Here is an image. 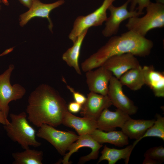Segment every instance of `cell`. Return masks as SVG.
Masks as SVG:
<instances>
[{
  "label": "cell",
  "mask_w": 164,
  "mask_h": 164,
  "mask_svg": "<svg viewBox=\"0 0 164 164\" xmlns=\"http://www.w3.org/2000/svg\"><path fill=\"white\" fill-rule=\"evenodd\" d=\"M68 111L64 99L53 87L45 84L30 94L26 109L27 119L38 128L43 124L55 127L62 124Z\"/></svg>",
  "instance_id": "obj_1"
},
{
  "label": "cell",
  "mask_w": 164,
  "mask_h": 164,
  "mask_svg": "<svg viewBox=\"0 0 164 164\" xmlns=\"http://www.w3.org/2000/svg\"><path fill=\"white\" fill-rule=\"evenodd\" d=\"M153 46L151 40L128 30L120 35L111 36L104 46L81 63V68L86 72L101 66L112 56L125 53L145 57L150 54Z\"/></svg>",
  "instance_id": "obj_2"
},
{
  "label": "cell",
  "mask_w": 164,
  "mask_h": 164,
  "mask_svg": "<svg viewBox=\"0 0 164 164\" xmlns=\"http://www.w3.org/2000/svg\"><path fill=\"white\" fill-rule=\"evenodd\" d=\"M11 121L3 126L8 136L13 142H16L24 149L40 146L41 143L36 138V132L29 123L27 114L25 112L19 114L11 113Z\"/></svg>",
  "instance_id": "obj_3"
},
{
  "label": "cell",
  "mask_w": 164,
  "mask_h": 164,
  "mask_svg": "<svg viewBox=\"0 0 164 164\" xmlns=\"http://www.w3.org/2000/svg\"><path fill=\"white\" fill-rule=\"evenodd\" d=\"M146 8L144 16L130 18L125 25L129 31L143 37L150 30L164 26V4L151 2Z\"/></svg>",
  "instance_id": "obj_4"
},
{
  "label": "cell",
  "mask_w": 164,
  "mask_h": 164,
  "mask_svg": "<svg viewBox=\"0 0 164 164\" xmlns=\"http://www.w3.org/2000/svg\"><path fill=\"white\" fill-rule=\"evenodd\" d=\"M14 68V65L10 64L0 75V109L7 118L9 112V103L22 99L26 92L21 85L16 84L12 85L10 84V77Z\"/></svg>",
  "instance_id": "obj_5"
},
{
  "label": "cell",
  "mask_w": 164,
  "mask_h": 164,
  "mask_svg": "<svg viewBox=\"0 0 164 164\" xmlns=\"http://www.w3.org/2000/svg\"><path fill=\"white\" fill-rule=\"evenodd\" d=\"M115 0H104L102 5L92 12L86 15H80L75 19L72 29L68 36L73 43L83 31L92 26L102 25L107 17V11Z\"/></svg>",
  "instance_id": "obj_6"
},
{
  "label": "cell",
  "mask_w": 164,
  "mask_h": 164,
  "mask_svg": "<svg viewBox=\"0 0 164 164\" xmlns=\"http://www.w3.org/2000/svg\"><path fill=\"white\" fill-rule=\"evenodd\" d=\"M36 136L49 142L60 154L63 156L69 146L79 137L72 131L59 130L47 124H43L39 128Z\"/></svg>",
  "instance_id": "obj_7"
},
{
  "label": "cell",
  "mask_w": 164,
  "mask_h": 164,
  "mask_svg": "<svg viewBox=\"0 0 164 164\" xmlns=\"http://www.w3.org/2000/svg\"><path fill=\"white\" fill-rule=\"evenodd\" d=\"M130 0H127L122 5L115 7L112 4L110 5L108 10L110 15L107 17L105 22V27L102 31V34L106 37H111L118 33L121 22L129 18L142 15L136 10L133 11H128V5Z\"/></svg>",
  "instance_id": "obj_8"
},
{
  "label": "cell",
  "mask_w": 164,
  "mask_h": 164,
  "mask_svg": "<svg viewBox=\"0 0 164 164\" xmlns=\"http://www.w3.org/2000/svg\"><path fill=\"white\" fill-rule=\"evenodd\" d=\"M122 86L119 79L113 76L109 82L107 95L117 109L129 115H134L137 113L138 108L124 93Z\"/></svg>",
  "instance_id": "obj_9"
},
{
  "label": "cell",
  "mask_w": 164,
  "mask_h": 164,
  "mask_svg": "<svg viewBox=\"0 0 164 164\" xmlns=\"http://www.w3.org/2000/svg\"><path fill=\"white\" fill-rule=\"evenodd\" d=\"M103 145L94 139L89 134H84L79 136L78 139L69 147L67 153H66L62 160L63 164H69V159L74 153L77 152L81 148L86 147L91 149V152L87 155L80 158L79 163H83L91 160L97 158L99 150Z\"/></svg>",
  "instance_id": "obj_10"
},
{
  "label": "cell",
  "mask_w": 164,
  "mask_h": 164,
  "mask_svg": "<svg viewBox=\"0 0 164 164\" xmlns=\"http://www.w3.org/2000/svg\"><path fill=\"white\" fill-rule=\"evenodd\" d=\"M64 3V0H58L50 3H45L39 0H34L29 10L20 16V25L22 27L24 26L35 17L46 18L49 22V28L52 32L53 25L50 17V14L52 10Z\"/></svg>",
  "instance_id": "obj_11"
},
{
  "label": "cell",
  "mask_w": 164,
  "mask_h": 164,
  "mask_svg": "<svg viewBox=\"0 0 164 164\" xmlns=\"http://www.w3.org/2000/svg\"><path fill=\"white\" fill-rule=\"evenodd\" d=\"M112 105L107 95L90 92L82 106L80 114L83 117L96 120L104 109Z\"/></svg>",
  "instance_id": "obj_12"
},
{
  "label": "cell",
  "mask_w": 164,
  "mask_h": 164,
  "mask_svg": "<svg viewBox=\"0 0 164 164\" xmlns=\"http://www.w3.org/2000/svg\"><path fill=\"white\" fill-rule=\"evenodd\" d=\"M118 79L129 70L140 66L135 56L128 53L117 55L107 59L102 65Z\"/></svg>",
  "instance_id": "obj_13"
},
{
  "label": "cell",
  "mask_w": 164,
  "mask_h": 164,
  "mask_svg": "<svg viewBox=\"0 0 164 164\" xmlns=\"http://www.w3.org/2000/svg\"><path fill=\"white\" fill-rule=\"evenodd\" d=\"M86 73V82L90 92L104 95H107L112 73L103 66Z\"/></svg>",
  "instance_id": "obj_14"
},
{
  "label": "cell",
  "mask_w": 164,
  "mask_h": 164,
  "mask_svg": "<svg viewBox=\"0 0 164 164\" xmlns=\"http://www.w3.org/2000/svg\"><path fill=\"white\" fill-rule=\"evenodd\" d=\"M130 118V115L119 109L113 111L106 108L96 120L97 129L105 132L114 130L117 127L121 128Z\"/></svg>",
  "instance_id": "obj_15"
},
{
  "label": "cell",
  "mask_w": 164,
  "mask_h": 164,
  "mask_svg": "<svg viewBox=\"0 0 164 164\" xmlns=\"http://www.w3.org/2000/svg\"><path fill=\"white\" fill-rule=\"evenodd\" d=\"M145 84L152 91L157 97H164V74L155 70L152 65L142 67Z\"/></svg>",
  "instance_id": "obj_16"
},
{
  "label": "cell",
  "mask_w": 164,
  "mask_h": 164,
  "mask_svg": "<svg viewBox=\"0 0 164 164\" xmlns=\"http://www.w3.org/2000/svg\"><path fill=\"white\" fill-rule=\"evenodd\" d=\"M62 124L74 129L79 135L90 134L97 128L96 120L77 116L68 111L65 114Z\"/></svg>",
  "instance_id": "obj_17"
},
{
  "label": "cell",
  "mask_w": 164,
  "mask_h": 164,
  "mask_svg": "<svg viewBox=\"0 0 164 164\" xmlns=\"http://www.w3.org/2000/svg\"><path fill=\"white\" fill-rule=\"evenodd\" d=\"M155 120L135 119L131 118L121 128L128 138L137 140L140 138L153 125Z\"/></svg>",
  "instance_id": "obj_18"
},
{
  "label": "cell",
  "mask_w": 164,
  "mask_h": 164,
  "mask_svg": "<svg viewBox=\"0 0 164 164\" xmlns=\"http://www.w3.org/2000/svg\"><path fill=\"white\" fill-rule=\"evenodd\" d=\"M89 134L101 144L108 143L122 147L129 144L128 137L121 130L105 132L97 128Z\"/></svg>",
  "instance_id": "obj_19"
},
{
  "label": "cell",
  "mask_w": 164,
  "mask_h": 164,
  "mask_svg": "<svg viewBox=\"0 0 164 164\" xmlns=\"http://www.w3.org/2000/svg\"><path fill=\"white\" fill-rule=\"evenodd\" d=\"M88 30V29L85 30L77 36L73 43V46L67 50L62 56L63 60L67 64L73 67L80 75H81V73L79 64V58L81 46Z\"/></svg>",
  "instance_id": "obj_20"
},
{
  "label": "cell",
  "mask_w": 164,
  "mask_h": 164,
  "mask_svg": "<svg viewBox=\"0 0 164 164\" xmlns=\"http://www.w3.org/2000/svg\"><path fill=\"white\" fill-rule=\"evenodd\" d=\"M133 149L132 145L121 149L110 148L105 145L101 152V155L97 163L106 160L108 161V164H115L118 160L124 159L125 163L128 164Z\"/></svg>",
  "instance_id": "obj_21"
},
{
  "label": "cell",
  "mask_w": 164,
  "mask_h": 164,
  "mask_svg": "<svg viewBox=\"0 0 164 164\" xmlns=\"http://www.w3.org/2000/svg\"><path fill=\"white\" fill-rule=\"evenodd\" d=\"M122 86H125L131 90L136 91L142 88L145 85L142 67H139L126 71L119 78Z\"/></svg>",
  "instance_id": "obj_22"
},
{
  "label": "cell",
  "mask_w": 164,
  "mask_h": 164,
  "mask_svg": "<svg viewBox=\"0 0 164 164\" xmlns=\"http://www.w3.org/2000/svg\"><path fill=\"white\" fill-rule=\"evenodd\" d=\"M13 164H42L43 152L42 151L29 148L23 151L12 153Z\"/></svg>",
  "instance_id": "obj_23"
},
{
  "label": "cell",
  "mask_w": 164,
  "mask_h": 164,
  "mask_svg": "<svg viewBox=\"0 0 164 164\" xmlns=\"http://www.w3.org/2000/svg\"><path fill=\"white\" fill-rule=\"evenodd\" d=\"M156 119L153 125L146 131L139 139L132 145L134 149L137 143L143 138L147 137H156L164 141V117L159 114H155Z\"/></svg>",
  "instance_id": "obj_24"
},
{
  "label": "cell",
  "mask_w": 164,
  "mask_h": 164,
  "mask_svg": "<svg viewBox=\"0 0 164 164\" xmlns=\"http://www.w3.org/2000/svg\"><path fill=\"white\" fill-rule=\"evenodd\" d=\"M144 156L145 158H150L162 163L164 161V148L160 145L150 148L145 152Z\"/></svg>",
  "instance_id": "obj_25"
},
{
  "label": "cell",
  "mask_w": 164,
  "mask_h": 164,
  "mask_svg": "<svg viewBox=\"0 0 164 164\" xmlns=\"http://www.w3.org/2000/svg\"><path fill=\"white\" fill-rule=\"evenodd\" d=\"M150 0H130L131 5L130 11H133L136 10L142 15L144 13L143 12L144 9L151 2Z\"/></svg>",
  "instance_id": "obj_26"
},
{
  "label": "cell",
  "mask_w": 164,
  "mask_h": 164,
  "mask_svg": "<svg viewBox=\"0 0 164 164\" xmlns=\"http://www.w3.org/2000/svg\"><path fill=\"white\" fill-rule=\"evenodd\" d=\"M62 80L66 83L67 88L72 94L74 101L81 105L83 104L86 101L87 97L83 94L79 92L76 91L73 88L68 85L63 77Z\"/></svg>",
  "instance_id": "obj_27"
},
{
  "label": "cell",
  "mask_w": 164,
  "mask_h": 164,
  "mask_svg": "<svg viewBox=\"0 0 164 164\" xmlns=\"http://www.w3.org/2000/svg\"><path fill=\"white\" fill-rule=\"evenodd\" d=\"M82 105L75 102L72 101L67 105L68 111L71 113H77L80 111Z\"/></svg>",
  "instance_id": "obj_28"
},
{
  "label": "cell",
  "mask_w": 164,
  "mask_h": 164,
  "mask_svg": "<svg viewBox=\"0 0 164 164\" xmlns=\"http://www.w3.org/2000/svg\"><path fill=\"white\" fill-rule=\"evenodd\" d=\"M10 121L6 118L0 109V123L3 125L8 124Z\"/></svg>",
  "instance_id": "obj_29"
},
{
  "label": "cell",
  "mask_w": 164,
  "mask_h": 164,
  "mask_svg": "<svg viewBox=\"0 0 164 164\" xmlns=\"http://www.w3.org/2000/svg\"><path fill=\"white\" fill-rule=\"evenodd\" d=\"M143 164H160L161 163L157 161L148 158H145Z\"/></svg>",
  "instance_id": "obj_30"
},
{
  "label": "cell",
  "mask_w": 164,
  "mask_h": 164,
  "mask_svg": "<svg viewBox=\"0 0 164 164\" xmlns=\"http://www.w3.org/2000/svg\"><path fill=\"white\" fill-rule=\"evenodd\" d=\"M34 0H19L20 3L24 6L28 8L30 7Z\"/></svg>",
  "instance_id": "obj_31"
},
{
  "label": "cell",
  "mask_w": 164,
  "mask_h": 164,
  "mask_svg": "<svg viewBox=\"0 0 164 164\" xmlns=\"http://www.w3.org/2000/svg\"><path fill=\"white\" fill-rule=\"evenodd\" d=\"M3 3L5 5L8 6L9 5V2L8 0H2Z\"/></svg>",
  "instance_id": "obj_32"
},
{
  "label": "cell",
  "mask_w": 164,
  "mask_h": 164,
  "mask_svg": "<svg viewBox=\"0 0 164 164\" xmlns=\"http://www.w3.org/2000/svg\"><path fill=\"white\" fill-rule=\"evenodd\" d=\"M156 2L162 4H164V0H156Z\"/></svg>",
  "instance_id": "obj_33"
},
{
  "label": "cell",
  "mask_w": 164,
  "mask_h": 164,
  "mask_svg": "<svg viewBox=\"0 0 164 164\" xmlns=\"http://www.w3.org/2000/svg\"><path fill=\"white\" fill-rule=\"evenodd\" d=\"M2 2V0H0V11L1 9V5H0V4Z\"/></svg>",
  "instance_id": "obj_34"
},
{
  "label": "cell",
  "mask_w": 164,
  "mask_h": 164,
  "mask_svg": "<svg viewBox=\"0 0 164 164\" xmlns=\"http://www.w3.org/2000/svg\"><path fill=\"white\" fill-rule=\"evenodd\" d=\"M4 55V53H3L1 54H0V56H3Z\"/></svg>",
  "instance_id": "obj_35"
}]
</instances>
